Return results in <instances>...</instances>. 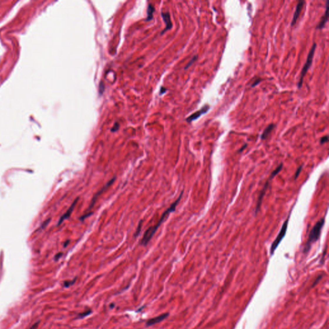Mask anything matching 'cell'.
<instances>
[{
	"label": "cell",
	"instance_id": "8",
	"mask_svg": "<svg viewBox=\"0 0 329 329\" xmlns=\"http://www.w3.org/2000/svg\"><path fill=\"white\" fill-rule=\"evenodd\" d=\"M115 177H113V178L112 179H111V180L109 181V182L107 183L106 184V185L102 188V189L101 190H100V191H99V192L95 194V196L93 197V198L92 199L91 201L90 206H89V208H88V210H91V209L92 208V207L94 206V204H95V201H96L97 198H98V197L100 196V194H101L102 192H104V191L105 190H106V189H107V188H108V187L111 185V184H113V183L114 182V181H115Z\"/></svg>",
	"mask_w": 329,
	"mask_h": 329
},
{
	"label": "cell",
	"instance_id": "27",
	"mask_svg": "<svg viewBox=\"0 0 329 329\" xmlns=\"http://www.w3.org/2000/svg\"><path fill=\"white\" fill-rule=\"evenodd\" d=\"M114 306H115V305H114V304H112L111 305H110V307H111V308H113V307Z\"/></svg>",
	"mask_w": 329,
	"mask_h": 329
},
{
	"label": "cell",
	"instance_id": "18",
	"mask_svg": "<svg viewBox=\"0 0 329 329\" xmlns=\"http://www.w3.org/2000/svg\"><path fill=\"white\" fill-rule=\"evenodd\" d=\"M261 81H262V79L259 78V77H257V78L255 79V80L253 82V84L251 85V87H252V88H254V87L257 86L258 84H259Z\"/></svg>",
	"mask_w": 329,
	"mask_h": 329
},
{
	"label": "cell",
	"instance_id": "25",
	"mask_svg": "<svg viewBox=\"0 0 329 329\" xmlns=\"http://www.w3.org/2000/svg\"><path fill=\"white\" fill-rule=\"evenodd\" d=\"M39 323V322H37V323H35L31 328H30V329H36V328L38 327Z\"/></svg>",
	"mask_w": 329,
	"mask_h": 329
},
{
	"label": "cell",
	"instance_id": "4",
	"mask_svg": "<svg viewBox=\"0 0 329 329\" xmlns=\"http://www.w3.org/2000/svg\"><path fill=\"white\" fill-rule=\"evenodd\" d=\"M282 168H283V164H282V163H280V165H279V166H278L277 169H275V170L273 171V172H272V173H271V176H269V178H268L267 181H266V184H265V185H264V188H263L262 190V191L260 192V195H259V196H258V201H257L256 209H255V215H257V213L258 212V211H259L260 209V207H261V205H262V203L263 197H264V196L265 194H266V190H267V187H268V186H269V182H270V181H271L272 179H273V177H274L275 176L277 175V174L280 172V171L281 170V169H282Z\"/></svg>",
	"mask_w": 329,
	"mask_h": 329
},
{
	"label": "cell",
	"instance_id": "16",
	"mask_svg": "<svg viewBox=\"0 0 329 329\" xmlns=\"http://www.w3.org/2000/svg\"><path fill=\"white\" fill-rule=\"evenodd\" d=\"M91 313H92L91 310H88V311H86V312H84V313H82L79 314V318H84V317L87 316L89 315Z\"/></svg>",
	"mask_w": 329,
	"mask_h": 329
},
{
	"label": "cell",
	"instance_id": "13",
	"mask_svg": "<svg viewBox=\"0 0 329 329\" xmlns=\"http://www.w3.org/2000/svg\"><path fill=\"white\" fill-rule=\"evenodd\" d=\"M275 127V125L274 123H271L269 124V126H268L265 130H264V132L262 133L261 135V139L262 140H266L267 138L269 136V135H270V133L272 132V130L274 129V128Z\"/></svg>",
	"mask_w": 329,
	"mask_h": 329
},
{
	"label": "cell",
	"instance_id": "12",
	"mask_svg": "<svg viewBox=\"0 0 329 329\" xmlns=\"http://www.w3.org/2000/svg\"><path fill=\"white\" fill-rule=\"evenodd\" d=\"M78 200H79V198H77V199L74 201V202H73V204L71 205V206L69 207V208L68 210V211H67L65 213V215H64V216H63L61 218H60V219L59 222V224H61L64 221H65V220L66 219H68V218L70 216H71V214H72V211H73V209L75 208V205H76V204H77V201H78Z\"/></svg>",
	"mask_w": 329,
	"mask_h": 329
},
{
	"label": "cell",
	"instance_id": "24",
	"mask_svg": "<svg viewBox=\"0 0 329 329\" xmlns=\"http://www.w3.org/2000/svg\"><path fill=\"white\" fill-rule=\"evenodd\" d=\"M167 89L164 88L163 87H162V88H161V89H160V95H162V94H163L164 93H165L167 91Z\"/></svg>",
	"mask_w": 329,
	"mask_h": 329
},
{
	"label": "cell",
	"instance_id": "21",
	"mask_svg": "<svg viewBox=\"0 0 329 329\" xmlns=\"http://www.w3.org/2000/svg\"><path fill=\"white\" fill-rule=\"evenodd\" d=\"M328 137L327 135V136H325L321 138V140H320V143H321V144H324L325 143L328 142Z\"/></svg>",
	"mask_w": 329,
	"mask_h": 329
},
{
	"label": "cell",
	"instance_id": "20",
	"mask_svg": "<svg viewBox=\"0 0 329 329\" xmlns=\"http://www.w3.org/2000/svg\"><path fill=\"white\" fill-rule=\"evenodd\" d=\"M142 221H140V223H139L138 226V228L136 229V232L135 233V236L136 237L138 236V235L140 232V230H141V229H142Z\"/></svg>",
	"mask_w": 329,
	"mask_h": 329
},
{
	"label": "cell",
	"instance_id": "9",
	"mask_svg": "<svg viewBox=\"0 0 329 329\" xmlns=\"http://www.w3.org/2000/svg\"><path fill=\"white\" fill-rule=\"evenodd\" d=\"M328 11H329V1H327L326 3V10H325V14L322 16V18H321L320 23H318L316 26V29L321 30V29H323L325 27L326 23L328 22Z\"/></svg>",
	"mask_w": 329,
	"mask_h": 329
},
{
	"label": "cell",
	"instance_id": "23",
	"mask_svg": "<svg viewBox=\"0 0 329 329\" xmlns=\"http://www.w3.org/2000/svg\"><path fill=\"white\" fill-rule=\"evenodd\" d=\"M75 280H73V281H66V282H65V287H68L69 286V285H71L73 284V283L75 282Z\"/></svg>",
	"mask_w": 329,
	"mask_h": 329
},
{
	"label": "cell",
	"instance_id": "22",
	"mask_svg": "<svg viewBox=\"0 0 329 329\" xmlns=\"http://www.w3.org/2000/svg\"><path fill=\"white\" fill-rule=\"evenodd\" d=\"M301 169H302V166H300V167H298V169H297L296 172V174H295V176H294L295 179H296L298 178V176H299V174H300V172H301Z\"/></svg>",
	"mask_w": 329,
	"mask_h": 329
},
{
	"label": "cell",
	"instance_id": "26",
	"mask_svg": "<svg viewBox=\"0 0 329 329\" xmlns=\"http://www.w3.org/2000/svg\"><path fill=\"white\" fill-rule=\"evenodd\" d=\"M246 146H247V144L246 143V144H245V145H244V146H243L242 147V148H241V149H240V150H239V152H242V150H244V149L245 148H246Z\"/></svg>",
	"mask_w": 329,
	"mask_h": 329
},
{
	"label": "cell",
	"instance_id": "10",
	"mask_svg": "<svg viewBox=\"0 0 329 329\" xmlns=\"http://www.w3.org/2000/svg\"><path fill=\"white\" fill-rule=\"evenodd\" d=\"M162 17L163 19L164 23H165V25H166V28L164 29L163 32H162V34H163L164 32H165L166 31H167V30H169L172 28V23L171 21L170 14L168 12H162Z\"/></svg>",
	"mask_w": 329,
	"mask_h": 329
},
{
	"label": "cell",
	"instance_id": "2",
	"mask_svg": "<svg viewBox=\"0 0 329 329\" xmlns=\"http://www.w3.org/2000/svg\"><path fill=\"white\" fill-rule=\"evenodd\" d=\"M325 218H322L320 221H318L311 231L309 235H308V240L306 242V243H305V246L303 247L304 253H307V252H308V251L311 249L312 244L319 240L322 228H323L325 224Z\"/></svg>",
	"mask_w": 329,
	"mask_h": 329
},
{
	"label": "cell",
	"instance_id": "6",
	"mask_svg": "<svg viewBox=\"0 0 329 329\" xmlns=\"http://www.w3.org/2000/svg\"><path fill=\"white\" fill-rule=\"evenodd\" d=\"M210 106L208 104L204 105L203 107H202V108H201L200 110L194 113L192 115H191L190 116L188 117V118H186V122H192V121L197 120V118H199L201 115L206 113L210 110Z\"/></svg>",
	"mask_w": 329,
	"mask_h": 329
},
{
	"label": "cell",
	"instance_id": "1",
	"mask_svg": "<svg viewBox=\"0 0 329 329\" xmlns=\"http://www.w3.org/2000/svg\"><path fill=\"white\" fill-rule=\"evenodd\" d=\"M183 196V192L181 193L179 197H178V199H177L175 202L173 203L172 204V205L170 206V208H169L164 212L163 213L162 217H161L160 220L159 221V222L156 224V226H152V227H150L148 230H147L145 233H144V235L143 239L141 241V244L142 245H144V246H146V245L149 243V242L152 239V237H153V235H154V233H156V231H157V228H158L160 225L162 224V223L164 221V220L165 219V218L167 217V216H169V215L171 213V212H173V211H175L176 210V206L178 204L179 202L180 201L181 197H182Z\"/></svg>",
	"mask_w": 329,
	"mask_h": 329
},
{
	"label": "cell",
	"instance_id": "17",
	"mask_svg": "<svg viewBox=\"0 0 329 329\" xmlns=\"http://www.w3.org/2000/svg\"><path fill=\"white\" fill-rule=\"evenodd\" d=\"M104 89H105L104 84V83L102 82H100V85H99V93H100V95H102L103 92L104 91Z\"/></svg>",
	"mask_w": 329,
	"mask_h": 329
},
{
	"label": "cell",
	"instance_id": "7",
	"mask_svg": "<svg viewBox=\"0 0 329 329\" xmlns=\"http://www.w3.org/2000/svg\"><path fill=\"white\" fill-rule=\"evenodd\" d=\"M304 3H305L304 1H300L297 4L296 10H295L294 14L293 15V20H292V21H291V26H294L295 24L296 23L297 20H298V18H299V16L301 14L302 9H303V6H304Z\"/></svg>",
	"mask_w": 329,
	"mask_h": 329
},
{
	"label": "cell",
	"instance_id": "5",
	"mask_svg": "<svg viewBox=\"0 0 329 329\" xmlns=\"http://www.w3.org/2000/svg\"><path fill=\"white\" fill-rule=\"evenodd\" d=\"M290 216H291V213L289 214V216L287 218V219L285 221V222L284 223L282 226H281V228L280 232L278 233L277 237H276V239H275V240L273 241V242L272 243V244H271V248H270L271 255H273L274 254L275 250H277V247L278 246V245L280 244L281 240H283L284 237L285 236V234H286V232H287L288 223H289V221Z\"/></svg>",
	"mask_w": 329,
	"mask_h": 329
},
{
	"label": "cell",
	"instance_id": "19",
	"mask_svg": "<svg viewBox=\"0 0 329 329\" xmlns=\"http://www.w3.org/2000/svg\"><path fill=\"white\" fill-rule=\"evenodd\" d=\"M119 127H120V124H119L118 122H116L115 124H114L113 127H112L111 131H112V132H116V131H117V130H118Z\"/></svg>",
	"mask_w": 329,
	"mask_h": 329
},
{
	"label": "cell",
	"instance_id": "15",
	"mask_svg": "<svg viewBox=\"0 0 329 329\" xmlns=\"http://www.w3.org/2000/svg\"><path fill=\"white\" fill-rule=\"evenodd\" d=\"M197 59V55L194 56V57H193V58L190 60V62H189V63L187 64V65L185 66V68H184V69H187V68H189L190 66H192V65H193V64H194L195 62H196V60Z\"/></svg>",
	"mask_w": 329,
	"mask_h": 329
},
{
	"label": "cell",
	"instance_id": "11",
	"mask_svg": "<svg viewBox=\"0 0 329 329\" xmlns=\"http://www.w3.org/2000/svg\"><path fill=\"white\" fill-rule=\"evenodd\" d=\"M168 316H169V313H164L159 316L151 318L147 322V326H150V325H153L156 323H160V322L164 320Z\"/></svg>",
	"mask_w": 329,
	"mask_h": 329
},
{
	"label": "cell",
	"instance_id": "3",
	"mask_svg": "<svg viewBox=\"0 0 329 329\" xmlns=\"http://www.w3.org/2000/svg\"><path fill=\"white\" fill-rule=\"evenodd\" d=\"M316 48V43H314L313 46H312V47H311V49L310 50V52L308 54L306 62H305V65L303 67V68H302V69H301V74H300V80H299V81H298V88L299 89L301 88L302 85H303L304 77H305V75H306V73H307V71L308 70V69H309L310 67L311 66L312 64H313V58H314Z\"/></svg>",
	"mask_w": 329,
	"mask_h": 329
},
{
	"label": "cell",
	"instance_id": "14",
	"mask_svg": "<svg viewBox=\"0 0 329 329\" xmlns=\"http://www.w3.org/2000/svg\"><path fill=\"white\" fill-rule=\"evenodd\" d=\"M155 11L154 6L152 4H149L147 7V17L146 19L147 21H149L153 18V14Z\"/></svg>",
	"mask_w": 329,
	"mask_h": 329
}]
</instances>
